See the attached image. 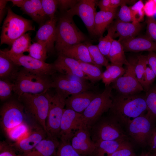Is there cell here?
Returning <instances> with one entry per match:
<instances>
[{
  "label": "cell",
  "instance_id": "obj_1",
  "mask_svg": "<svg viewBox=\"0 0 156 156\" xmlns=\"http://www.w3.org/2000/svg\"><path fill=\"white\" fill-rule=\"evenodd\" d=\"M145 94L125 95L118 93L113 97L109 115L122 126L147 112Z\"/></svg>",
  "mask_w": 156,
  "mask_h": 156
},
{
  "label": "cell",
  "instance_id": "obj_2",
  "mask_svg": "<svg viewBox=\"0 0 156 156\" xmlns=\"http://www.w3.org/2000/svg\"><path fill=\"white\" fill-rule=\"evenodd\" d=\"M51 76L22 67L17 73L13 82V92L16 97L24 93L38 94L52 88Z\"/></svg>",
  "mask_w": 156,
  "mask_h": 156
},
{
  "label": "cell",
  "instance_id": "obj_3",
  "mask_svg": "<svg viewBox=\"0 0 156 156\" xmlns=\"http://www.w3.org/2000/svg\"><path fill=\"white\" fill-rule=\"evenodd\" d=\"M51 95L48 91L38 94L24 93L17 97L25 113L38 122L47 133L46 120Z\"/></svg>",
  "mask_w": 156,
  "mask_h": 156
},
{
  "label": "cell",
  "instance_id": "obj_4",
  "mask_svg": "<svg viewBox=\"0 0 156 156\" xmlns=\"http://www.w3.org/2000/svg\"><path fill=\"white\" fill-rule=\"evenodd\" d=\"M73 17L66 12L60 16L56 25L55 48L58 53L86 39L85 35L75 25Z\"/></svg>",
  "mask_w": 156,
  "mask_h": 156
},
{
  "label": "cell",
  "instance_id": "obj_5",
  "mask_svg": "<svg viewBox=\"0 0 156 156\" xmlns=\"http://www.w3.org/2000/svg\"><path fill=\"white\" fill-rule=\"evenodd\" d=\"M2 27L0 45H12L17 39L29 31H35L31 20L14 13L8 8Z\"/></svg>",
  "mask_w": 156,
  "mask_h": 156
},
{
  "label": "cell",
  "instance_id": "obj_6",
  "mask_svg": "<svg viewBox=\"0 0 156 156\" xmlns=\"http://www.w3.org/2000/svg\"><path fill=\"white\" fill-rule=\"evenodd\" d=\"M91 137L95 143L98 141L128 140L122 126L113 117H101L90 128Z\"/></svg>",
  "mask_w": 156,
  "mask_h": 156
},
{
  "label": "cell",
  "instance_id": "obj_7",
  "mask_svg": "<svg viewBox=\"0 0 156 156\" xmlns=\"http://www.w3.org/2000/svg\"><path fill=\"white\" fill-rule=\"evenodd\" d=\"M112 88L105 87L103 92L97 94L82 113V122L90 129L105 113L109 111L112 103Z\"/></svg>",
  "mask_w": 156,
  "mask_h": 156
},
{
  "label": "cell",
  "instance_id": "obj_8",
  "mask_svg": "<svg viewBox=\"0 0 156 156\" xmlns=\"http://www.w3.org/2000/svg\"><path fill=\"white\" fill-rule=\"evenodd\" d=\"M125 126L128 134L133 141L143 146L148 144L156 126L155 122L145 114L134 118Z\"/></svg>",
  "mask_w": 156,
  "mask_h": 156
},
{
  "label": "cell",
  "instance_id": "obj_9",
  "mask_svg": "<svg viewBox=\"0 0 156 156\" xmlns=\"http://www.w3.org/2000/svg\"><path fill=\"white\" fill-rule=\"evenodd\" d=\"M68 97L57 91L51 96L46 123L47 136L60 138L61 122Z\"/></svg>",
  "mask_w": 156,
  "mask_h": 156
},
{
  "label": "cell",
  "instance_id": "obj_10",
  "mask_svg": "<svg viewBox=\"0 0 156 156\" xmlns=\"http://www.w3.org/2000/svg\"><path fill=\"white\" fill-rule=\"evenodd\" d=\"M24 107L16 99L10 98L1 106L0 111V125L4 131L24 122Z\"/></svg>",
  "mask_w": 156,
  "mask_h": 156
},
{
  "label": "cell",
  "instance_id": "obj_11",
  "mask_svg": "<svg viewBox=\"0 0 156 156\" xmlns=\"http://www.w3.org/2000/svg\"><path fill=\"white\" fill-rule=\"evenodd\" d=\"M128 61L129 64L126 66L125 73L112 83L111 87L118 93L123 95L140 93L144 89L136 77L133 64L130 60Z\"/></svg>",
  "mask_w": 156,
  "mask_h": 156
},
{
  "label": "cell",
  "instance_id": "obj_12",
  "mask_svg": "<svg viewBox=\"0 0 156 156\" xmlns=\"http://www.w3.org/2000/svg\"><path fill=\"white\" fill-rule=\"evenodd\" d=\"M96 1L94 0H79L72 8L66 10L70 16H78L82 20L90 34L95 35L94 20Z\"/></svg>",
  "mask_w": 156,
  "mask_h": 156
},
{
  "label": "cell",
  "instance_id": "obj_13",
  "mask_svg": "<svg viewBox=\"0 0 156 156\" xmlns=\"http://www.w3.org/2000/svg\"><path fill=\"white\" fill-rule=\"evenodd\" d=\"M6 55L16 65L32 71L52 76L57 72L53 64L46 63L29 55H14L3 50Z\"/></svg>",
  "mask_w": 156,
  "mask_h": 156
},
{
  "label": "cell",
  "instance_id": "obj_14",
  "mask_svg": "<svg viewBox=\"0 0 156 156\" xmlns=\"http://www.w3.org/2000/svg\"><path fill=\"white\" fill-rule=\"evenodd\" d=\"M52 88L56 91L67 95H73L89 91L91 87L83 81L70 79L67 75L56 73L51 76Z\"/></svg>",
  "mask_w": 156,
  "mask_h": 156
},
{
  "label": "cell",
  "instance_id": "obj_15",
  "mask_svg": "<svg viewBox=\"0 0 156 156\" xmlns=\"http://www.w3.org/2000/svg\"><path fill=\"white\" fill-rule=\"evenodd\" d=\"M82 114L73 110L64 109L60 124V141L71 142L75 132L82 123Z\"/></svg>",
  "mask_w": 156,
  "mask_h": 156
},
{
  "label": "cell",
  "instance_id": "obj_16",
  "mask_svg": "<svg viewBox=\"0 0 156 156\" xmlns=\"http://www.w3.org/2000/svg\"><path fill=\"white\" fill-rule=\"evenodd\" d=\"M73 148L79 154L89 156L94 151L95 143L91 137L90 129L83 123L71 139Z\"/></svg>",
  "mask_w": 156,
  "mask_h": 156
},
{
  "label": "cell",
  "instance_id": "obj_17",
  "mask_svg": "<svg viewBox=\"0 0 156 156\" xmlns=\"http://www.w3.org/2000/svg\"><path fill=\"white\" fill-rule=\"evenodd\" d=\"M47 136L46 132L42 127H36L30 128L26 137L11 144L18 154L20 155L32 150Z\"/></svg>",
  "mask_w": 156,
  "mask_h": 156
},
{
  "label": "cell",
  "instance_id": "obj_18",
  "mask_svg": "<svg viewBox=\"0 0 156 156\" xmlns=\"http://www.w3.org/2000/svg\"><path fill=\"white\" fill-rule=\"evenodd\" d=\"M57 71L60 74L72 76L81 79H87L78 61L62 54H58L53 64Z\"/></svg>",
  "mask_w": 156,
  "mask_h": 156
},
{
  "label": "cell",
  "instance_id": "obj_19",
  "mask_svg": "<svg viewBox=\"0 0 156 156\" xmlns=\"http://www.w3.org/2000/svg\"><path fill=\"white\" fill-rule=\"evenodd\" d=\"M57 20L55 18L47 21L36 32V42L42 43L46 46L47 53L52 51L55 43Z\"/></svg>",
  "mask_w": 156,
  "mask_h": 156
},
{
  "label": "cell",
  "instance_id": "obj_20",
  "mask_svg": "<svg viewBox=\"0 0 156 156\" xmlns=\"http://www.w3.org/2000/svg\"><path fill=\"white\" fill-rule=\"evenodd\" d=\"M60 142L57 138L47 136L32 150L18 156H54Z\"/></svg>",
  "mask_w": 156,
  "mask_h": 156
},
{
  "label": "cell",
  "instance_id": "obj_21",
  "mask_svg": "<svg viewBox=\"0 0 156 156\" xmlns=\"http://www.w3.org/2000/svg\"><path fill=\"white\" fill-rule=\"evenodd\" d=\"M97 94L89 91L71 95L65 101V109L82 113Z\"/></svg>",
  "mask_w": 156,
  "mask_h": 156
},
{
  "label": "cell",
  "instance_id": "obj_22",
  "mask_svg": "<svg viewBox=\"0 0 156 156\" xmlns=\"http://www.w3.org/2000/svg\"><path fill=\"white\" fill-rule=\"evenodd\" d=\"M114 33V38L118 37L120 42L135 37L140 31L142 26L140 23H128L118 19L111 25Z\"/></svg>",
  "mask_w": 156,
  "mask_h": 156
},
{
  "label": "cell",
  "instance_id": "obj_23",
  "mask_svg": "<svg viewBox=\"0 0 156 156\" xmlns=\"http://www.w3.org/2000/svg\"><path fill=\"white\" fill-rule=\"evenodd\" d=\"M125 51L156 52V43L146 36L133 37L120 42Z\"/></svg>",
  "mask_w": 156,
  "mask_h": 156
},
{
  "label": "cell",
  "instance_id": "obj_24",
  "mask_svg": "<svg viewBox=\"0 0 156 156\" xmlns=\"http://www.w3.org/2000/svg\"><path fill=\"white\" fill-rule=\"evenodd\" d=\"M58 54L96 65L92 59L87 47L82 43L68 47Z\"/></svg>",
  "mask_w": 156,
  "mask_h": 156
},
{
  "label": "cell",
  "instance_id": "obj_25",
  "mask_svg": "<svg viewBox=\"0 0 156 156\" xmlns=\"http://www.w3.org/2000/svg\"><path fill=\"white\" fill-rule=\"evenodd\" d=\"M19 67L15 64L5 54L0 50V79L13 82Z\"/></svg>",
  "mask_w": 156,
  "mask_h": 156
},
{
  "label": "cell",
  "instance_id": "obj_26",
  "mask_svg": "<svg viewBox=\"0 0 156 156\" xmlns=\"http://www.w3.org/2000/svg\"><path fill=\"white\" fill-rule=\"evenodd\" d=\"M21 9L36 22L44 23L46 15L43 11L41 0H26Z\"/></svg>",
  "mask_w": 156,
  "mask_h": 156
},
{
  "label": "cell",
  "instance_id": "obj_27",
  "mask_svg": "<svg viewBox=\"0 0 156 156\" xmlns=\"http://www.w3.org/2000/svg\"><path fill=\"white\" fill-rule=\"evenodd\" d=\"M116 13V9L107 11L100 10L96 12L94 20L95 35L100 38L102 37L105 30L115 18Z\"/></svg>",
  "mask_w": 156,
  "mask_h": 156
},
{
  "label": "cell",
  "instance_id": "obj_28",
  "mask_svg": "<svg viewBox=\"0 0 156 156\" xmlns=\"http://www.w3.org/2000/svg\"><path fill=\"white\" fill-rule=\"evenodd\" d=\"M127 140H128L97 141L95 143L94 151L89 156H109Z\"/></svg>",
  "mask_w": 156,
  "mask_h": 156
},
{
  "label": "cell",
  "instance_id": "obj_29",
  "mask_svg": "<svg viewBox=\"0 0 156 156\" xmlns=\"http://www.w3.org/2000/svg\"><path fill=\"white\" fill-rule=\"evenodd\" d=\"M108 57L111 64L122 66L129 64L125 54V51L121 43L118 40H114Z\"/></svg>",
  "mask_w": 156,
  "mask_h": 156
},
{
  "label": "cell",
  "instance_id": "obj_30",
  "mask_svg": "<svg viewBox=\"0 0 156 156\" xmlns=\"http://www.w3.org/2000/svg\"><path fill=\"white\" fill-rule=\"evenodd\" d=\"M106 68V70L102 73L101 79L105 87L110 86L125 72V69L122 66L115 64H109Z\"/></svg>",
  "mask_w": 156,
  "mask_h": 156
},
{
  "label": "cell",
  "instance_id": "obj_31",
  "mask_svg": "<svg viewBox=\"0 0 156 156\" xmlns=\"http://www.w3.org/2000/svg\"><path fill=\"white\" fill-rule=\"evenodd\" d=\"M31 34L26 33L16 40L13 42L10 50H7L9 53L14 55L23 54L28 52L31 43Z\"/></svg>",
  "mask_w": 156,
  "mask_h": 156
},
{
  "label": "cell",
  "instance_id": "obj_32",
  "mask_svg": "<svg viewBox=\"0 0 156 156\" xmlns=\"http://www.w3.org/2000/svg\"><path fill=\"white\" fill-rule=\"evenodd\" d=\"M147 105L146 116L156 122V84L152 85L145 92Z\"/></svg>",
  "mask_w": 156,
  "mask_h": 156
},
{
  "label": "cell",
  "instance_id": "obj_33",
  "mask_svg": "<svg viewBox=\"0 0 156 156\" xmlns=\"http://www.w3.org/2000/svg\"><path fill=\"white\" fill-rule=\"evenodd\" d=\"M129 60L133 65L136 76L142 85L148 65L147 56L139 55H137L136 58L131 59Z\"/></svg>",
  "mask_w": 156,
  "mask_h": 156
},
{
  "label": "cell",
  "instance_id": "obj_34",
  "mask_svg": "<svg viewBox=\"0 0 156 156\" xmlns=\"http://www.w3.org/2000/svg\"><path fill=\"white\" fill-rule=\"evenodd\" d=\"M30 128L24 122L5 132L9 139L15 142H18L26 137Z\"/></svg>",
  "mask_w": 156,
  "mask_h": 156
},
{
  "label": "cell",
  "instance_id": "obj_35",
  "mask_svg": "<svg viewBox=\"0 0 156 156\" xmlns=\"http://www.w3.org/2000/svg\"><path fill=\"white\" fill-rule=\"evenodd\" d=\"M78 61L81 69L87 77L88 79L94 82L101 79L103 73L101 67L91 64Z\"/></svg>",
  "mask_w": 156,
  "mask_h": 156
},
{
  "label": "cell",
  "instance_id": "obj_36",
  "mask_svg": "<svg viewBox=\"0 0 156 156\" xmlns=\"http://www.w3.org/2000/svg\"><path fill=\"white\" fill-rule=\"evenodd\" d=\"M87 47L92 59L95 64L100 67H105L109 64L107 60L101 52L97 45L88 43L85 44Z\"/></svg>",
  "mask_w": 156,
  "mask_h": 156
},
{
  "label": "cell",
  "instance_id": "obj_37",
  "mask_svg": "<svg viewBox=\"0 0 156 156\" xmlns=\"http://www.w3.org/2000/svg\"><path fill=\"white\" fill-rule=\"evenodd\" d=\"M114 30L111 25L109 27L107 35L100 38L97 46L101 52L105 56H108L114 40Z\"/></svg>",
  "mask_w": 156,
  "mask_h": 156
},
{
  "label": "cell",
  "instance_id": "obj_38",
  "mask_svg": "<svg viewBox=\"0 0 156 156\" xmlns=\"http://www.w3.org/2000/svg\"><path fill=\"white\" fill-rule=\"evenodd\" d=\"M32 57L45 62L47 56V51L45 45L41 42H36L31 44L28 52Z\"/></svg>",
  "mask_w": 156,
  "mask_h": 156
},
{
  "label": "cell",
  "instance_id": "obj_39",
  "mask_svg": "<svg viewBox=\"0 0 156 156\" xmlns=\"http://www.w3.org/2000/svg\"><path fill=\"white\" fill-rule=\"evenodd\" d=\"M54 156H86L78 153L73 148L70 142L60 141Z\"/></svg>",
  "mask_w": 156,
  "mask_h": 156
},
{
  "label": "cell",
  "instance_id": "obj_40",
  "mask_svg": "<svg viewBox=\"0 0 156 156\" xmlns=\"http://www.w3.org/2000/svg\"><path fill=\"white\" fill-rule=\"evenodd\" d=\"M119 20L125 22H138L131 7H128L125 3L122 4L118 14Z\"/></svg>",
  "mask_w": 156,
  "mask_h": 156
},
{
  "label": "cell",
  "instance_id": "obj_41",
  "mask_svg": "<svg viewBox=\"0 0 156 156\" xmlns=\"http://www.w3.org/2000/svg\"><path fill=\"white\" fill-rule=\"evenodd\" d=\"M14 87L13 82L0 79V99L1 101H7L11 97Z\"/></svg>",
  "mask_w": 156,
  "mask_h": 156
},
{
  "label": "cell",
  "instance_id": "obj_42",
  "mask_svg": "<svg viewBox=\"0 0 156 156\" xmlns=\"http://www.w3.org/2000/svg\"><path fill=\"white\" fill-rule=\"evenodd\" d=\"M43 11L50 19L55 18V14L58 5V1L56 0H41Z\"/></svg>",
  "mask_w": 156,
  "mask_h": 156
},
{
  "label": "cell",
  "instance_id": "obj_43",
  "mask_svg": "<svg viewBox=\"0 0 156 156\" xmlns=\"http://www.w3.org/2000/svg\"><path fill=\"white\" fill-rule=\"evenodd\" d=\"M146 24V36L156 43V20L153 16H147Z\"/></svg>",
  "mask_w": 156,
  "mask_h": 156
},
{
  "label": "cell",
  "instance_id": "obj_44",
  "mask_svg": "<svg viewBox=\"0 0 156 156\" xmlns=\"http://www.w3.org/2000/svg\"><path fill=\"white\" fill-rule=\"evenodd\" d=\"M134 154L131 144L127 140L109 156H130Z\"/></svg>",
  "mask_w": 156,
  "mask_h": 156
},
{
  "label": "cell",
  "instance_id": "obj_45",
  "mask_svg": "<svg viewBox=\"0 0 156 156\" xmlns=\"http://www.w3.org/2000/svg\"><path fill=\"white\" fill-rule=\"evenodd\" d=\"M156 76L149 66H147L145 73L144 80L142 86L144 91L147 92L152 85Z\"/></svg>",
  "mask_w": 156,
  "mask_h": 156
},
{
  "label": "cell",
  "instance_id": "obj_46",
  "mask_svg": "<svg viewBox=\"0 0 156 156\" xmlns=\"http://www.w3.org/2000/svg\"><path fill=\"white\" fill-rule=\"evenodd\" d=\"M0 156H18V154L10 143L3 141L0 142Z\"/></svg>",
  "mask_w": 156,
  "mask_h": 156
},
{
  "label": "cell",
  "instance_id": "obj_47",
  "mask_svg": "<svg viewBox=\"0 0 156 156\" xmlns=\"http://www.w3.org/2000/svg\"><path fill=\"white\" fill-rule=\"evenodd\" d=\"M58 5L62 10H69L73 7L79 0H58Z\"/></svg>",
  "mask_w": 156,
  "mask_h": 156
},
{
  "label": "cell",
  "instance_id": "obj_48",
  "mask_svg": "<svg viewBox=\"0 0 156 156\" xmlns=\"http://www.w3.org/2000/svg\"><path fill=\"white\" fill-rule=\"evenodd\" d=\"M147 57L148 65L156 76V53L149 52Z\"/></svg>",
  "mask_w": 156,
  "mask_h": 156
},
{
  "label": "cell",
  "instance_id": "obj_49",
  "mask_svg": "<svg viewBox=\"0 0 156 156\" xmlns=\"http://www.w3.org/2000/svg\"><path fill=\"white\" fill-rule=\"evenodd\" d=\"M153 153L156 152V126L155 127L148 144Z\"/></svg>",
  "mask_w": 156,
  "mask_h": 156
},
{
  "label": "cell",
  "instance_id": "obj_50",
  "mask_svg": "<svg viewBox=\"0 0 156 156\" xmlns=\"http://www.w3.org/2000/svg\"><path fill=\"white\" fill-rule=\"evenodd\" d=\"M98 5L101 11H109L113 10L111 8L110 0H101L98 3Z\"/></svg>",
  "mask_w": 156,
  "mask_h": 156
},
{
  "label": "cell",
  "instance_id": "obj_51",
  "mask_svg": "<svg viewBox=\"0 0 156 156\" xmlns=\"http://www.w3.org/2000/svg\"><path fill=\"white\" fill-rule=\"evenodd\" d=\"M133 1L130 0H110L111 8L112 9H116L123 4L129 3Z\"/></svg>",
  "mask_w": 156,
  "mask_h": 156
},
{
  "label": "cell",
  "instance_id": "obj_52",
  "mask_svg": "<svg viewBox=\"0 0 156 156\" xmlns=\"http://www.w3.org/2000/svg\"><path fill=\"white\" fill-rule=\"evenodd\" d=\"M9 1L8 0H0V22H2L5 14V11L6 5Z\"/></svg>",
  "mask_w": 156,
  "mask_h": 156
},
{
  "label": "cell",
  "instance_id": "obj_53",
  "mask_svg": "<svg viewBox=\"0 0 156 156\" xmlns=\"http://www.w3.org/2000/svg\"><path fill=\"white\" fill-rule=\"evenodd\" d=\"M26 0H10L9 1H11L13 4V6H16L18 7L21 8L25 2Z\"/></svg>",
  "mask_w": 156,
  "mask_h": 156
},
{
  "label": "cell",
  "instance_id": "obj_54",
  "mask_svg": "<svg viewBox=\"0 0 156 156\" xmlns=\"http://www.w3.org/2000/svg\"><path fill=\"white\" fill-rule=\"evenodd\" d=\"M150 153H142L139 156H150Z\"/></svg>",
  "mask_w": 156,
  "mask_h": 156
},
{
  "label": "cell",
  "instance_id": "obj_55",
  "mask_svg": "<svg viewBox=\"0 0 156 156\" xmlns=\"http://www.w3.org/2000/svg\"><path fill=\"white\" fill-rule=\"evenodd\" d=\"M150 156H156V152L153 153L152 154H150Z\"/></svg>",
  "mask_w": 156,
  "mask_h": 156
},
{
  "label": "cell",
  "instance_id": "obj_56",
  "mask_svg": "<svg viewBox=\"0 0 156 156\" xmlns=\"http://www.w3.org/2000/svg\"><path fill=\"white\" fill-rule=\"evenodd\" d=\"M130 156H136L135 155V154L131 155H130Z\"/></svg>",
  "mask_w": 156,
  "mask_h": 156
},
{
  "label": "cell",
  "instance_id": "obj_57",
  "mask_svg": "<svg viewBox=\"0 0 156 156\" xmlns=\"http://www.w3.org/2000/svg\"></svg>",
  "mask_w": 156,
  "mask_h": 156
}]
</instances>
